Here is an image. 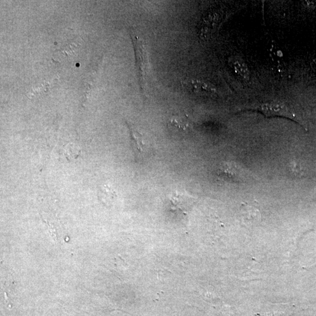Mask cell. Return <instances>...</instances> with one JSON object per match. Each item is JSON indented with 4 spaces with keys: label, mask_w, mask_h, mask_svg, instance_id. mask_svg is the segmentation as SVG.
<instances>
[{
    "label": "cell",
    "mask_w": 316,
    "mask_h": 316,
    "mask_svg": "<svg viewBox=\"0 0 316 316\" xmlns=\"http://www.w3.org/2000/svg\"><path fill=\"white\" fill-rule=\"evenodd\" d=\"M170 201L175 208L186 212L192 208L195 199L186 193L175 192L170 195Z\"/></svg>",
    "instance_id": "3957f363"
},
{
    "label": "cell",
    "mask_w": 316,
    "mask_h": 316,
    "mask_svg": "<svg viewBox=\"0 0 316 316\" xmlns=\"http://www.w3.org/2000/svg\"><path fill=\"white\" fill-rule=\"evenodd\" d=\"M316 193H315V196L316 197V190L315 191Z\"/></svg>",
    "instance_id": "7c38bea8"
},
{
    "label": "cell",
    "mask_w": 316,
    "mask_h": 316,
    "mask_svg": "<svg viewBox=\"0 0 316 316\" xmlns=\"http://www.w3.org/2000/svg\"><path fill=\"white\" fill-rule=\"evenodd\" d=\"M242 219L244 222L257 223L260 219V213L257 208L249 205H243L242 207Z\"/></svg>",
    "instance_id": "8992f818"
},
{
    "label": "cell",
    "mask_w": 316,
    "mask_h": 316,
    "mask_svg": "<svg viewBox=\"0 0 316 316\" xmlns=\"http://www.w3.org/2000/svg\"><path fill=\"white\" fill-rule=\"evenodd\" d=\"M236 168L230 164H225L220 167L219 175L228 179H233L236 176Z\"/></svg>",
    "instance_id": "9c48e42d"
},
{
    "label": "cell",
    "mask_w": 316,
    "mask_h": 316,
    "mask_svg": "<svg viewBox=\"0 0 316 316\" xmlns=\"http://www.w3.org/2000/svg\"><path fill=\"white\" fill-rule=\"evenodd\" d=\"M288 314L285 312L276 311L274 312H262L257 313L255 316H287Z\"/></svg>",
    "instance_id": "30bf717a"
},
{
    "label": "cell",
    "mask_w": 316,
    "mask_h": 316,
    "mask_svg": "<svg viewBox=\"0 0 316 316\" xmlns=\"http://www.w3.org/2000/svg\"><path fill=\"white\" fill-rule=\"evenodd\" d=\"M228 62L234 72L243 80L248 81L250 79V71L242 57L237 56L231 57Z\"/></svg>",
    "instance_id": "277c9868"
},
{
    "label": "cell",
    "mask_w": 316,
    "mask_h": 316,
    "mask_svg": "<svg viewBox=\"0 0 316 316\" xmlns=\"http://www.w3.org/2000/svg\"><path fill=\"white\" fill-rule=\"evenodd\" d=\"M249 109L261 112L266 117H281L290 119L299 124L306 131L307 130V123L303 118L287 104L280 101L263 103Z\"/></svg>",
    "instance_id": "6da1fadb"
},
{
    "label": "cell",
    "mask_w": 316,
    "mask_h": 316,
    "mask_svg": "<svg viewBox=\"0 0 316 316\" xmlns=\"http://www.w3.org/2000/svg\"><path fill=\"white\" fill-rule=\"evenodd\" d=\"M169 124L174 128L181 131H186L192 127L190 122L183 116H173L170 119Z\"/></svg>",
    "instance_id": "52a82bcc"
},
{
    "label": "cell",
    "mask_w": 316,
    "mask_h": 316,
    "mask_svg": "<svg viewBox=\"0 0 316 316\" xmlns=\"http://www.w3.org/2000/svg\"><path fill=\"white\" fill-rule=\"evenodd\" d=\"M77 45H78V43L73 42L72 43V45L66 46L64 51L66 52V54L69 55V52H71L72 51L74 52V51L75 50V49H74L77 48Z\"/></svg>",
    "instance_id": "8fae6325"
},
{
    "label": "cell",
    "mask_w": 316,
    "mask_h": 316,
    "mask_svg": "<svg viewBox=\"0 0 316 316\" xmlns=\"http://www.w3.org/2000/svg\"><path fill=\"white\" fill-rule=\"evenodd\" d=\"M191 91L195 93L203 95H214L217 92L214 86L211 84L198 80H192L188 83Z\"/></svg>",
    "instance_id": "5b68a950"
},
{
    "label": "cell",
    "mask_w": 316,
    "mask_h": 316,
    "mask_svg": "<svg viewBox=\"0 0 316 316\" xmlns=\"http://www.w3.org/2000/svg\"><path fill=\"white\" fill-rule=\"evenodd\" d=\"M133 41H134L136 59H137V65L138 72L141 85H144L146 83V76L149 71V59L147 49L143 40L140 37L135 36L133 37Z\"/></svg>",
    "instance_id": "7a4b0ae2"
},
{
    "label": "cell",
    "mask_w": 316,
    "mask_h": 316,
    "mask_svg": "<svg viewBox=\"0 0 316 316\" xmlns=\"http://www.w3.org/2000/svg\"><path fill=\"white\" fill-rule=\"evenodd\" d=\"M131 135L132 140L134 141L135 149H137L139 152L143 153L145 151L146 144L144 143L143 135L137 130L131 128Z\"/></svg>",
    "instance_id": "ba28073f"
}]
</instances>
